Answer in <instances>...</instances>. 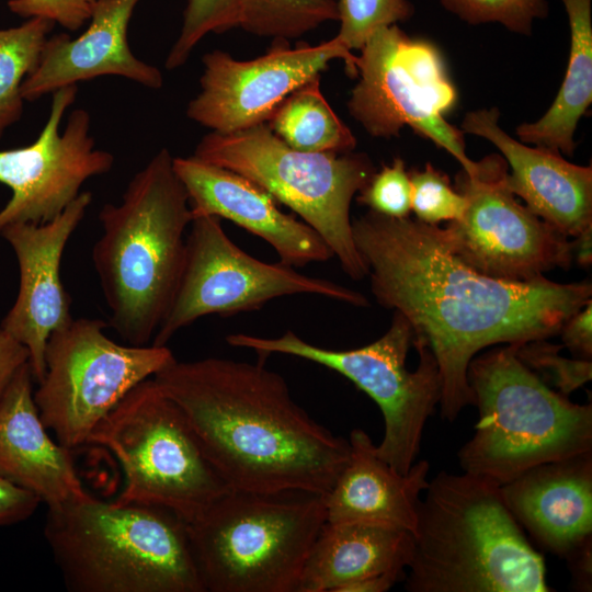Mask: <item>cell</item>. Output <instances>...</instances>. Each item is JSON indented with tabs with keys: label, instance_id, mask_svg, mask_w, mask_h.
Wrapping results in <instances>:
<instances>
[{
	"label": "cell",
	"instance_id": "74e56055",
	"mask_svg": "<svg viewBox=\"0 0 592 592\" xmlns=\"http://www.w3.org/2000/svg\"><path fill=\"white\" fill-rule=\"evenodd\" d=\"M27 361L26 348L0 328V401L16 371Z\"/></svg>",
	"mask_w": 592,
	"mask_h": 592
},
{
	"label": "cell",
	"instance_id": "484cf974",
	"mask_svg": "<svg viewBox=\"0 0 592 592\" xmlns=\"http://www.w3.org/2000/svg\"><path fill=\"white\" fill-rule=\"evenodd\" d=\"M266 125L287 146L301 151L341 153L356 146L354 135L323 96L320 76L287 95Z\"/></svg>",
	"mask_w": 592,
	"mask_h": 592
},
{
	"label": "cell",
	"instance_id": "8992f818",
	"mask_svg": "<svg viewBox=\"0 0 592 592\" xmlns=\"http://www.w3.org/2000/svg\"><path fill=\"white\" fill-rule=\"evenodd\" d=\"M467 377L479 419L458 452L465 473L502 486L534 466L592 452V405L553 390L516 344L473 358Z\"/></svg>",
	"mask_w": 592,
	"mask_h": 592
},
{
	"label": "cell",
	"instance_id": "5b68a950",
	"mask_svg": "<svg viewBox=\"0 0 592 592\" xmlns=\"http://www.w3.org/2000/svg\"><path fill=\"white\" fill-rule=\"evenodd\" d=\"M44 536L71 592H204L187 523L158 505L90 493L50 508Z\"/></svg>",
	"mask_w": 592,
	"mask_h": 592
},
{
	"label": "cell",
	"instance_id": "3957f363",
	"mask_svg": "<svg viewBox=\"0 0 592 592\" xmlns=\"http://www.w3.org/2000/svg\"><path fill=\"white\" fill-rule=\"evenodd\" d=\"M161 148L128 182L119 204H105L92 260L110 326L129 345H147L177 292L193 216L187 192Z\"/></svg>",
	"mask_w": 592,
	"mask_h": 592
},
{
	"label": "cell",
	"instance_id": "f546056e",
	"mask_svg": "<svg viewBox=\"0 0 592 592\" xmlns=\"http://www.w3.org/2000/svg\"><path fill=\"white\" fill-rule=\"evenodd\" d=\"M340 29L335 37L349 49H361L379 27L409 20V0H338Z\"/></svg>",
	"mask_w": 592,
	"mask_h": 592
},
{
	"label": "cell",
	"instance_id": "e0dca14e",
	"mask_svg": "<svg viewBox=\"0 0 592 592\" xmlns=\"http://www.w3.org/2000/svg\"><path fill=\"white\" fill-rule=\"evenodd\" d=\"M92 200L91 192H81L53 220L41 225L14 224L0 232L15 253L20 273L16 299L0 328L26 348L27 363L37 383L45 374L49 337L73 319L60 263L66 244Z\"/></svg>",
	"mask_w": 592,
	"mask_h": 592
},
{
	"label": "cell",
	"instance_id": "4fadbf2b",
	"mask_svg": "<svg viewBox=\"0 0 592 592\" xmlns=\"http://www.w3.org/2000/svg\"><path fill=\"white\" fill-rule=\"evenodd\" d=\"M220 220L215 216L192 219L181 278L151 344L167 345L180 329L204 316L253 311L284 296L310 294L368 306L363 294L343 285L248 254L227 236Z\"/></svg>",
	"mask_w": 592,
	"mask_h": 592
},
{
	"label": "cell",
	"instance_id": "ffe728a7",
	"mask_svg": "<svg viewBox=\"0 0 592 592\" xmlns=\"http://www.w3.org/2000/svg\"><path fill=\"white\" fill-rule=\"evenodd\" d=\"M140 0H96L88 29L78 37H48L36 69L23 81L24 101L102 76H119L149 89L163 86L161 71L137 58L127 30Z\"/></svg>",
	"mask_w": 592,
	"mask_h": 592
},
{
	"label": "cell",
	"instance_id": "7402d4cb",
	"mask_svg": "<svg viewBox=\"0 0 592 592\" xmlns=\"http://www.w3.org/2000/svg\"><path fill=\"white\" fill-rule=\"evenodd\" d=\"M29 363L14 374L0 401V477L35 494L48 509L88 492L72 451L48 434L34 401Z\"/></svg>",
	"mask_w": 592,
	"mask_h": 592
},
{
	"label": "cell",
	"instance_id": "277c9868",
	"mask_svg": "<svg viewBox=\"0 0 592 592\" xmlns=\"http://www.w3.org/2000/svg\"><path fill=\"white\" fill-rule=\"evenodd\" d=\"M409 592H548L545 562L505 506L500 486L439 473L418 506Z\"/></svg>",
	"mask_w": 592,
	"mask_h": 592
},
{
	"label": "cell",
	"instance_id": "f1b7e54d",
	"mask_svg": "<svg viewBox=\"0 0 592 592\" xmlns=\"http://www.w3.org/2000/svg\"><path fill=\"white\" fill-rule=\"evenodd\" d=\"M238 12L239 0H186L181 32L167 56L166 68L182 67L206 34L237 27Z\"/></svg>",
	"mask_w": 592,
	"mask_h": 592
},
{
	"label": "cell",
	"instance_id": "d6a6232c",
	"mask_svg": "<svg viewBox=\"0 0 592 592\" xmlns=\"http://www.w3.org/2000/svg\"><path fill=\"white\" fill-rule=\"evenodd\" d=\"M559 349L546 339L516 344L521 361L548 386L553 385L568 396L591 380L592 363L587 358H566L559 355Z\"/></svg>",
	"mask_w": 592,
	"mask_h": 592
},
{
	"label": "cell",
	"instance_id": "30bf717a",
	"mask_svg": "<svg viewBox=\"0 0 592 592\" xmlns=\"http://www.w3.org/2000/svg\"><path fill=\"white\" fill-rule=\"evenodd\" d=\"M412 329L394 311L388 330L377 340L352 350H331L311 344L292 330L277 338L234 333L228 344L255 351L260 357L280 353L300 357L350 379L379 407L384 436L376 445L378 456L397 473L408 474L420 451L426 420L441 399V377L431 351L415 345L419 365L407 368Z\"/></svg>",
	"mask_w": 592,
	"mask_h": 592
},
{
	"label": "cell",
	"instance_id": "1f68e13d",
	"mask_svg": "<svg viewBox=\"0 0 592 592\" xmlns=\"http://www.w3.org/2000/svg\"><path fill=\"white\" fill-rule=\"evenodd\" d=\"M451 13L469 24L500 23L509 31L530 35L533 22L548 14L546 0H440Z\"/></svg>",
	"mask_w": 592,
	"mask_h": 592
},
{
	"label": "cell",
	"instance_id": "d4e9b609",
	"mask_svg": "<svg viewBox=\"0 0 592 592\" xmlns=\"http://www.w3.org/2000/svg\"><path fill=\"white\" fill-rule=\"evenodd\" d=\"M570 29V50L560 89L548 111L515 133L524 144L572 156L574 132L592 102L591 0H561Z\"/></svg>",
	"mask_w": 592,
	"mask_h": 592
},
{
	"label": "cell",
	"instance_id": "52a82bcc",
	"mask_svg": "<svg viewBox=\"0 0 592 592\" xmlns=\"http://www.w3.org/2000/svg\"><path fill=\"white\" fill-rule=\"evenodd\" d=\"M326 522L320 494L228 490L187 523L204 592H298Z\"/></svg>",
	"mask_w": 592,
	"mask_h": 592
},
{
	"label": "cell",
	"instance_id": "7a4b0ae2",
	"mask_svg": "<svg viewBox=\"0 0 592 592\" xmlns=\"http://www.w3.org/2000/svg\"><path fill=\"white\" fill-rule=\"evenodd\" d=\"M152 378L230 490L325 496L349 460V440L310 418L261 362L175 360Z\"/></svg>",
	"mask_w": 592,
	"mask_h": 592
},
{
	"label": "cell",
	"instance_id": "836d02e7",
	"mask_svg": "<svg viewBox=\"0 0 592 592\" xmlns=\"http://www.w3.org/2000/svg\"><path fill=\"white\" fill-rule=\"evenodd\" d=\"M356 201L380 215L408 217L411 212V183L405 161L396 157L390 164H383L358 192Z\"/></svg>",
	"mask_w": 592,
	"mask_h": 592
},
{
	"label": "cell",
	"instance_id": "ba28073f",
	"mask_svg": "<svg viewBox=\"0 0 592 592\" xmlns=\"http://www.w3.org/2000/svg\"><path fill=\"white\" fill-rule=\"evenodd\" d=\"M193 156L257 183L318 232L352 280L367 275L350 216L353 197L376 171L366 153L297 150L262 123L228 134L210 132Z\"/></svg>",
	"mask_w": 592,
	"mask_h": 592
},
{
	"label": "cell",
	"instance_id": "7c38bea8",
	"mask_svg": "<svg viewBox=\"0 0 592 592\" xmlns=\"http://www.w3.org/2000/svg\"><path fill=\"white\" fill-rule=\"evenodd\" d=\"M107 327L100 319H72L46 345L34 401L44 425L71 451L89 444L129 390L177 360L167 345L116 343L105 334Z\"/></svg>",
	"mask_w": 592,
	"mask_h": 592
},
{
	"label": "cell",
	"instance_id": "4316f807",
	"mask_svg": "<svg viewBox=\"0 0 592 592\" xmlns=\"http://www.w3.org/2000/svg\"><path fill=\"white\" fill-rule=\"evenodd\" d=\"M54 25L47 19L30 18L16 27L0 29V137L21 118L22 83L36 69Z\"/></svg>",
	"mask_w": 592,
	"mask_h": 592
},
{
	"label": "cell",
	"instance_id": "6da1fadb",
	"mask_svg": "<svg viewBox=\"0 0 592 592\" xmlns=\"http://www.w3.org/2000/svg\"><path fill=\"white\" fill-rule=\"evenodd\" d=\"M355 247L378 304L409 322L412 345L428 348L441 377L442 418L453 422L474 396L468 366L482 349L557 334L592 298L589 282L545 276L510 282L483 275L455 257L439 234L409 216L368 210L352 219Z\"/></svg>",
	"mask_w": 592,
	"mask_h": 592
},
{
	"label": "cell",
	"instance_id": "ac0fdd59",
	"mask_svg": "<svg viewBox=\"0 0 592 592\" xmlns=\"http://www.w3.org/2000/svg\"><path fill=\"white\" fill-rule=\"evenodd\" d=\"M193 218H226L266 241L280 262L304 266L333 258L325 240L304 221L283 213L275 198L251 180L194 156L174 157Z\"/></svg>",
	"mask_w": 592,
	"mask_h": 592
},
{
	"label": "cell",
	"instance_id": "4dcf8cb0",
	"mask_svg": "<svg viewBox=\"0 0 592 592\" xmlns=\"http://www.w3.org/2000/svg\"><path fill=\"white\" fill-rule=\"evenodd\" d=\"M409 178L411 210L415 219L428 225H439L462 217L467 200L451 185L444 172L426 163L422 170L409 171Z\"/></svg>",
	"mask_w": 592,
	"mask_h": 592
},
{
	"label": "cell",
	"instance_id": "d590c367",
	"mask_svg": "<svg viewBox=\"0 0 592 592\" xmlns=\"http://www.w3.org/2000/svg\"><path fill=\"white\" fill-rule=\"evenodd\" d=\"M39 503L35 494L0 477V527L29 519Z\"/></svg>",
	"mask_w": 592,
	"mask_h": 592
},
{
	"label": "cell",
	"instance_id": "f35d334b",
	"mask_svg": "<svg viewBox=\"0 0 592 592\" xmlns=\"http://www.w3.org/2000/svg\"><path fill=\"white\" fill-rule=\"evenodd\" d=\"M405 577V569H394L355 581L344 587L341 592H386Z\"/></svg>",
	"mask_w": 592,
	"mask_h": 592
},
{
	"label": "cell",
	"instance_id": "44dd1931",
	"mask_svg": "<svg viewBox=\"0 0 592 592\" xmlns=\"http://www.w3.org/2000/svg\"><path fill=\"white\" fill-rule=\"evenodd\" d=\"M500 492L520 526L551 554L567 559L592 538V452L534 466Z\"/></svg>",
	"mask_w": 592,
	"mask_h": 592
},
{
	"label": "cell",
	"instance_id": "ab89813d",
	"mask_svg": "<svg viewBox=\"0 0 592 592\" xmlns=\"http://www.w3.org/2000/svg\"><path fill=\"white\" fill-rule=\"evenodd\" d=\"M591 539H589L567 558L577 585L584 590L591 588Z\"/></svg>",
	"mask_w": 592,
	"mask_h": 592
},
{
	"label": "cell",
	"instance_id": "60d3db41",
	"mask_svg": "<svg viewBox=\"0 0 592 592\" xmlns=\"http://www.w3.org/2000/svg\"><path fill=\"white\" fill-rule=\"evenodd\" d=\"M572 257L581 266L588 267L592 263V227L583 230L572 240Z\"/></svg>",
	"mask_w": 592,
	"mask_h": 592
},
{
	"label": "cell",
	"instance_id": "9a60e30c",
	"mask_svg": "<svg viewBox=\"0 0 592 592\" xmlns=\"http://www.w3.org/2000/svg\"><path fill=\"white\" fill-rule=\"evenodd\" d=\"M77 94L78 86L53 92L47 121L35 141L0 150V183L12 192L0 209V232L14 224L53 220L81 193L88 179L112 169L114 156L95 147L87 110H73L60 132L62 117Z\"/></svg>",
	"mask_w": 592,
	"mask_h": 592
},
{
	"label": "cell",
	"instance_id": "8d00e7d4",
	"mask_svg": "<svg viewBox=\"0 0 592 592\" xmlns=\"http://www.w3.org/2000/svg\"><path fill=\"white\" fill-rule=\"evenodd\" d=\"M592 299L572 314L560 329L563 344L580 358L592 356Z\"/></svg>",
	"mask_w": 592,
	"mask_h": 592
},
{
	"label": "cell",
	"instance_id": "cb8c5ba5",
	"mask_svg": "<svg viewBox=\"0 0 592 592\" xmlns=\"http://www.w3.org/2000/svg\"><path fill=\"white\" fill-rule=\"evenodd\" d=\"M412 534L378 524L328 523L306 561L298 592H341L361 579L407 569Z\"/></svg>",
	"mask_w": 592,
	"mask_h": 592
},
{
	"label": "cell",
	"instance_id": "8fae6325",
	"mask_svg": "<svg viewBox=\"0 0 592 592\" xmlns=\"http://www.w3.org/2000/svg\"><path fill=\"white\" fill-rule=\"evenodd\" d=\"M360 50L358 82L348 101L352 117L373 137H398L408 126L474 175L478 161L466 155L464 133L445 119L458 94L440 49L392 24L377 29Z\"/></svg>",
	"mask_w": 592,
	"mask_h": 592
},
{
	"label": "cell",
	"instance_id": "e575fe53",
	"mask_svg": "<svg viewBox=\"0 0 592 592\" xmlns=\"http://www.w3.org/2000/svg\"><path fill=\"white\" fill-rule=\"evenodd\" d=\"M96 0H9L11 12L22 18H43L77 31L90 20Z\"/></svg>",
	"mask_w": 592,
	"mask_h": 592
},
{
	"label": "cell",
	"instance_id": "9c48e42d",
	"mask_svg": "<svg viewBox=\"0 0 592 592\" xmlns=\"http://www.w3.org/2000/svg\"><path fill=\"white\" fill-rule=\"evenodd\" d=\"M124 473L115 501L158 505L186 523L230 490L214 469L181 408L153 378L132 390L92 433Z\"/></svg>",
	"mask_w": 592,
	"mask_h": 592
},
{
	"label": "cell",
	"instance_id": "2e32d148",
	"mask_svg": "<svg viewBox=\"0 0 592 592\" xmlns=\"http://www.w3.org/2000/svg\"><path fill=\"white\" fill-rule=\"evenodd\" d=\"M333 59H342L356 77V56L335 36L319 45L274 39L270 49L251 60H237L214 49L203 56L201 91L186 107L190 119L221 134L266 123L294 90L320 76Z\"/></svg>",
	"mask_w": 592,
	"mask_h": 592
},
{
	"label": "cell",
	"instance_id": "83f0119b",
	"mask_svg": "<svg viewBox=\"0 0 592 592\" xmlns=\"http://www.w3.org/2000/svg\"><path fill=\"white\" fill-rule=\"evenodd\" d=\"M338 20L335 0H239L237 27L288 41Z\"/></svg>",
	"mask_w": 592,
	"mask_h": 592
},
{
	"label": "cell",
	"instance_id": "5bb4252c",
	"mask_svg": "<svg viewBox=\"0 0 592 592\" xmlns=\"http://www.w3.org/2000/svg\"><path fill=\"white\" fill-rule=\"evenodd\" d=\"M508 164L489 155L474 175L460 171L455 189L467 200L460 218L439 234L447 249L475 271L503 281L531 282L556 269H568L572 241L526 206L508 189Z\"/></svg>",
	"mask_w": 592,
	"mask_h": 592
},
{
	"label": "cell",
	"instance_id": "d6986e66",
	"mask_svg": "<svg viewBox=\"0 0 592 592\" xmlns=\"http://www.w3.org/2000/svg\"><path fill=\"white\" fill-rule=\"evenodd\" d=\"M499 116L496 107L470 111L459 129L498 148L511 169L505 178L508 189L537 217L568 238L592 227V167L514 139L500 127Z\"/></svg>",
	"mask_w": 592,
	"mask_h": 592
},
{
	"label": "cell",
	"instance_id": "603a6c76",
	"mask_svg": "<svg viewBox=\"0 0 592 592\" xmlns=\"http://www.w3.org/2000/svg\"><path fill=\"white\" fill-rule=\"evenodd\" d=\"M350 457L328 493L322 496L328 523H371L414 533L420 494L429 486L426 460L408 474L397 473L376 453L362 429L350 433Z\"/></svg>",
	"mask_w": 592,
	"mask_h": 592
}]
</instances>
